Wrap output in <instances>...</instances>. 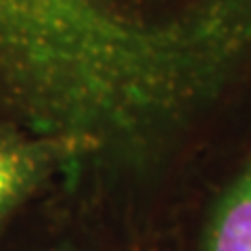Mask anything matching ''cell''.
I'll use <instances>...</instances> for the list:
<instances>
[{
	"mask_svg": "<svg viewBox=\"0 0 251 251\" xmlns=\"http://www.w3.org/2000/svg\"><path fill=\"white\" fill-rule=\"evenodd\" d=\"M251 72V9L159 19L120 0H0V109L77 159L138 157Z\"/></svg>",
	"mask_w": 251,
	"mask_h": 251,
	"instance_id": "1",
	"label": "cell"
},
{
	"mask_svg": "<svg viewBox=\"0 0 251 251\" xmlns=\"http://www.w3.org/2000/svg\"><path fill=\"white\" fill-rule=\"evenodd\" d=\"M74 159L67 145L44 136L0 132V218L21 203L57 166Z\"/></svg>",
	"mask_w": 251,
	"mask_h": 251,
	"instance_id": "2",
	"label": "cell"
},
{
	"mask_svg": "<svg viewBox=\"0 0 251 251\" xmlns=\"http://www.w3.org/2000/svg\"><path fill=\"white\" fill-rule=\"evenodd\" d=\"M199 251H251V157L211 205Z\"/></svg>",
	"mask_w": 251,
	"mask_h": 251,
	"instance_id": "3",
	"label": "cell"
}]
</instances>
